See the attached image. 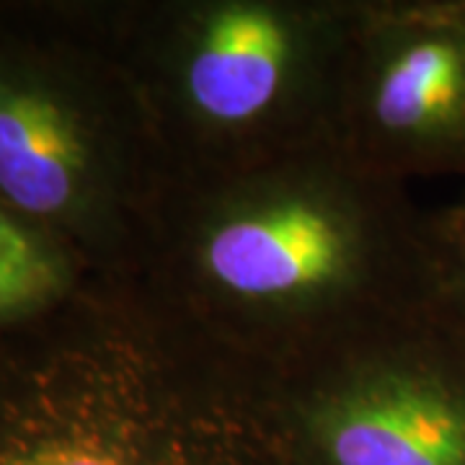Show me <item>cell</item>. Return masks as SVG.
I'll return each instance as SVG.
<instances>
[{"label": "cell", "mask_w": 465, "mask_h": 465, "mask_svg": "<svg viewBox=\"0 0 465 465\" xmlns=\"http://www.w3.org/2000/svg\"><path fill=\"white\" fill-rule=\"evenodd\" d=\"M349 232L316 202L287 200L217 225L204 264L220 287L238 298L282 300L321 290L341 277Z\"/></svg>", "instance_id": "obj_3"}, {"label": "cell", "mask_w": 465, "mask_h": 465, "mask_svg": "<svg viewBox=\"0 0 465 465\" xmlns=\"http://www.w3.org/2000/svg\"><path fill=\"white\" fill-rule=\"evenodd\" d=\"M73 287V251L0 207V331L54 313Z\"/></svg>", "instance_id": "obj_6"}, {"label": "cell", "mask_w": 465, "mask_h": 465, "mask_svg": "<svg viewBox=\"0 0 465 465\" xmlns=\"http://www.w3.org/2000/svg\"><path fill=\"white\" fill-rule=\"evenodd\" d=\"M321 440L333 465H465L463 313L455 308L432 344L333 401Z\"/></svg>", "instance_id": "obj_2"}, {"label": "cell", "mask_w": 465, "mask_h": 465, "mask_svg": "<svg viewBox=\"0 0 465 465\" xmlns=\"http://www.w3.org/2000/svg\"><path fill=\"white\" fill-rule=\"evenodd\" d=\"M375 116L416 153L465 161V8L416 16L381 67Z\"/></svg>", "instance_id": "obj_4"}, {"label": "cell", "mask_w": 465, "mask_h": 465, "mask_svg": "<svg viewBox=\"0 0 465 465\" xmlns=\"http://www.w3.org/2000/svg\"><path fill=\"white\" fill-rule=\"evenodd\" d=\"M101 94L70 45L0 11V207L67 251L112 223L114 130Z\"/></svg>", "instance_id": "obj_1"}, {"label": "cell", "mask_w": 465, "mask_h": 465, "mask_svg": "<svg viewBox=\"0 0 465 465\" xmlns=\"http://www.w3.org/2000/svg\"><path fill=\"white\" fill-rule=\"evenodd\" d=\"M290 52V32L272 11L225 8L210 18L189 60V99L215 122H249L277 99Z\"/></svg>", "instance_id": "obj_5"}, {"label": "cell", "mask_w": 465, "mask_h": 465, "mask_svg": "<svg viewBox=\"0 0 465 465\" xmlns=\"http://www.w3.org/2000/svg\"><path fill=\"white\" fill-rule=\"evenodd\" d=\"M442 284L448 300L465 316V207L445 217L442 232Z\"/></svg>", "instance_id": "obj_7"}]
</instances>
